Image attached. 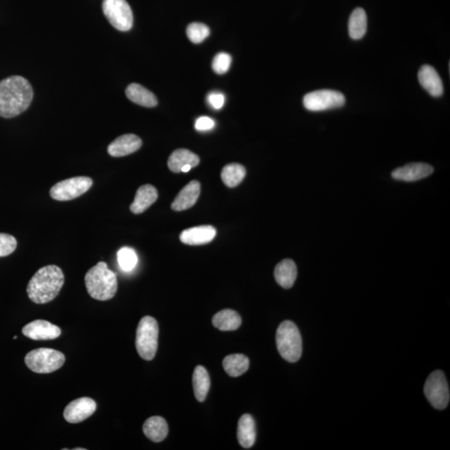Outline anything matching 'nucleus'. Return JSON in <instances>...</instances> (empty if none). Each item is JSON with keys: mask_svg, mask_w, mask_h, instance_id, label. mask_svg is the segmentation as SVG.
Listing matches in <instances>:
<instances>
[{"mask_svg": "<svg viewBox=\"0 0 450 450\" xmlns=\"http://www.w3.org/2000/svg\"><path fill=\"white\" fill-rule=\"evenodd\" d=\"M32 84L22 76H10L0 82V117L10 118L25 112L32 102Z\"/></svg>", "mask_w": 450, "mask_h": 450, "instance_id": "obj_1", "label": "nucleus"}, {"mask_svg": "<svg viewBox=\"0 0 450 450\" xmlns=\"http://www.w3.org/2000/svg\"><path fill=\"white\" fill-rule=\"evenodd\" d=\"M64 284V275L57 265H47L38 271L29 280L27 294L34 303L43 305L51 302L60 294Z\"/></svg>", "mask_w": 450, "mask_h": 450, "instance_id": "obj_2", "label": "nucleus"}, {"mask_svg": "<svg viewBox=\"0 0 450 450\" xmlns=\"http://www.w3.org/2000/svg\"><path fill=\"white\" fill-rule=\"evenodd\" d=\"M84 282L92 298L106 301L114 297L118 290L117 276L105 262H99L87 272Z\"/></svg>", "mask_w": 450, "mask_h": 450, "instance_id": "obj_3", "label": "nucleus"}, {"mask_svg": "<svg viewBox=\"0 0 450 450\" xmlns=\"http://www.w3.org/2000/svg\"><path fill=\"white\" fill-rule=\"evenodd\" d=\"M277 349L283 359L295 363L302 355V338L298 327L290 321H284L276 333Z\"/></svg>", "mask_w": 450, "mask_h": 450, "instance_id": "obj_4", "label": "nucleus"}, {"mask_svg": "<svg viewBox=\"0 0 450 450\" xmlns=\"http://www.w3.org/2000/svg\"><path fill=\"white\" fill-rule=\"evenodd\" d=\"M159 325L155 318L145 316L141 319L136 330V349L145 360L155 357L159 340Z\"/></svg>", "mask_w": 450, "mask_h": 450, "instance_id": "obj_5", "label": "nucleus"}, {"mask_svg": "<svg viewBox=\"0 0 450 450\" xmlns=\"http://www.w3.org/2000/svg\"><path fill=\"white\" fill-rule=\"evenodd\" d=\"M25 361L30 371L37 374H49L63 366L65 356L55 349L41 348L27 353Z\"/></svg>", "mask_w": 450, "mask_h": 450, "instance_id": "obj_6", "label": "nucleus"}, {"mask_svg": "<svg viewBox=\"0 0 450 450\" xmlns=\"http://www.w3.org/2000/svg\"><path fill=\"white\" fill-rule=\"evenodd\" d=\"M103 12L119 32H129L132 28L133 12L126 0H103Z\"/></svg>", "mask_w": 450, "mask_h": 450, "instance_id": "obj_7", "label": "nucleus"}, {"mask_svg": "<svg viewBox=\"0 0 450 450\" xmlns=\"http://www.w3.org/2000/svg\"><path fill=\"white\" fill-rule=\"evenodd\" d=\"M92 186L93 180L88 177H74L55 184L49 195L57 201H68L86 194Z\"/></svg>", "mask_w": 450, "mask_h": 450, "instance_id": "obj_8", "label": "nucleus"}, {"mask_svg": "<svg viewBox=\"0 0 450 450\" xmlns=\"http://www.w3.org/2000/svg\"><path fill=\"white\" fill-rule=\"evenodd\" d=\"M425 395L429 402L437 410H445L448 406L450 395L447 380L443 372L436 371L427 379Z\"/></svg>", "mask_w": 450, "mask_h": 450, "instance_id": "obj_9", "label": "nucleus"}, {"mask_svg": "<svg viewBox=\"0 0 450 450\" xmlns=\"http://www.w3.org/2000/svg\"><path fill=\"white\" fill-rule=\"evenodd\" d=\"M345 103V95L340 92L322 90L311 92L303 98V105L308 110L318 112L342 107Z\"/></svg>", "mask_w": 450, "mask_h": 450, "instance_id": "obj_10", "label": "nucleus"}, {"mask_svg": "<svg viewBox=\"0 0 450 450\" xmlns=\"http://www.w3.org/2000/svg\"><path fill=\"white\" fill-rule=\"evenodd\" d=\"M96 409L97 405L94 399L87 397L77 399L65 408L64 417L71 424H78L93 415Z\"/></svg>", "mask_w": 450, "mask_h": 450, "instance_id": "obj_11", "label": "nucleus"}, {"mask_svg": "<svg viewBox=\"0 0 450 450\" xmlns=\"http://www.w3.org/2000/svg\"><path fill=\"white\" fill-rule=\"evenodd\" d=\"M22 333L33 340H53L60 336L61 329L49 321L37 319L25 325Z\"/></svg>", "mask_w": 450, "mask_h": 450, "instance_id": "obj_12", "label": "nucleus"}, {"mask_svg": "<svg viewBox=\"0 0 450 450\" xmlns=\"http://www.w3.org/2000/svg\"><path fill=\"white\" fill-rule=\"evenodd\" d=\"M434 168L432 165L425 163H412L405 166L396 168L392 172V177L396 180L413 182L421 180L432 175Z\"/></svg>", "mask_w": 450, "mask_h": 450, "instance_id": "obj_13", "label": "nucleus"}, {"mask_svg": "<svg viewBox=\"0 0 450 450\" xmlns=\"http://www.w3.org/2000/svg\"><path fill=\"white\" fill-rule=\"evenodd\" d=\"M142 146V140L136 134L119 136L108 147V153L112 157H123L136 152Z\"/></svg>", "mask_w": 450, "mask_h": 450, "instance_id": "obj_14", "label": "nucleus"}, {"mask_svg": "<svg viewBox=\"0 0 450 450\" xmlns=\"http://www.w3.org/2000/svg\"><path fill=\"white\" fill-rule=\"evenodd\" d=\"M216 236V229L211 225H201L184 230L180 234L182 243L188 245H203L210 243Z\"/></svg>", "mask_w": 450, "mask_h": 450, "instance_id": "obj_15", "label": "nucleus"}, {"mask_svg": "<svg viewBox=\"0 0 450 450\" xmlns=\"http://www.w3.org/2000/svg\"><path fill=\"white\" fill-rule=\"evenodd\" d=\"M418 77L419 84L433 97H440L443 95V82L438 72L432 66L428 64L422 66L419 69Z\"/></svg>", "mask_w": 450, "mask_h": 450, "instance_id": "obj_16", "label": "nucleus"}, {"mask_svg": "<svg viewBox=\"0 0 450 450\" xmlns=\"http://www.w3.org/2000/svg\"><path fill=\"white\" fill-rule=\"evenodd\" d=\"M200 184L193 180L184 186L183 190L172 203L171 208L175 211H183L193 207L199 197Z\"/></svg>", "mask_w": 450, "mask_h": 450, "instance_id": "obj_17", "label": "nucleus"}, {"mask_svg": "<svg viewBox=\"0 0 450 450\" xmlns=\"http://www.w3.org/2000/svg\"><path fill=\"white\" fill-rule=\"evenodd\" d=\"M157 199L156 188L151 184L142 186L136 192V198L130 205V210L136 214L144 213L153 203H155Z\"/></svg>", "mask_w": 450, "mask_h": 450, "instance_id": "obj_18", "label": "nucleus"}, {"mask_svg": "<svg viewBox=\"0 0 450 450\" xmlns=\"http://www.w3.org/2000/svg\"><path fill=\"white\" fill-rule=\"evenodd\" d=\"M238 443L245 449L251 448L256 440V425L251 415L245 414L238 423Z\"/></svg>", "mask_w": 450, "mask_h": 450, "instance_id": "obj_19", "label": "nucleus"}, {"mask_svg": "<svg viewBox=\"0 0 450 450\" xmlns=\"http://www.w3.org/2000/svg\"><path fill=\"white\" fill-rule=\"evenodd\" d=\"M199 157L190 150L180 149L172 153L168 160V166L172 172L180 173L182 168L187 164L192 168L197 166L199 164Z\"/></svg>", "mask_w": 450, "mask_h": 450, "instance_id": "obj_20", "label": "nucleus"}, {"mask_svg": "<svg viewBox=\"0 0 450 450\" xmlns=\"http://www.w3.org/2000/svg\"><path fill=\"white\" fill-rule=\"evenodd\" d=\"M125 94L129 100L138 105L153 108L158 105L156 96L140 84H129L126 88Z\"/></svg>", "mask_w": 450, "mask_h": 450, "instance_id": "obj_21", "label": "nucleus"}, {"mask_svg": "<svg viewBox=\"0 0 450 450\" xmlns=\"http://www.w3.org/2000/svg\"><path fill=\"white\" fill-rule=\"evenodd\" d=\"M277 283L284 288H290L297 278V267L292 260H284L277 264L275 269Z\"/></svg>", "mask_w": 450, "mask_h": 450, "instance_id": "obj_22", "label": "nucleus"}, {"mask_svg": "<svg viewBox=\"0 0 450 450\" xmlns=\"http://www.w3.org/2000/svg\"><path fill=\"white\" fill-rule=\"evenodd\" d=\"M143 432L148 438L155 443L163 441L167 437L168 427L165 419L153 416L147 419L143 425Z\"/></svg>", "mask_w": 450, "mask_h": 450, "instance_id": "obj_23", "label": "nucleus"}, {"mask_svg": "<svg viewBox=\"0 0 450 450\" xmlns=\"http://www.w3.org/2000/svg\"><path fill=\"white\" fill-rule=\"evenodd\" d=\"M241 324L240 315L232 310H222L213 318L214 326L221 332H233L240 328Z\"/></svg>", "mask_w": 450, "mask_h": 450, "instance_id": "obj_24", "label": "nucleus"}, {"mask_svg": "<svg viewBox=\"0 0 450 450\" xmlns=\"http://www.w3.org/2000/svg\"><path fill=\"white\" fill-rule=\"evenodd\" d=\"M367 32V15L362 8H357L350 15L349 21V36L353 40H360Z\"/></svg>", "mask_w": 450, "mask_h": 450, "instance_id": "obj_25", "label": "nucleus"}, {"mask_svg": "<svg viewBox=\"0 0 450 450\" xmlns=\"http://www.w3.org/2000/svg\"><path fill=\"white\" fill-rule=\"evenodd\" d=\"M193 386L195 395L198 401H205L210 388V378L205 368L200 365L195 368Z\"/></svg>", "mask_w": 450, "mask_h": 450, "instance_id": "obj_26", "label": "nucleus"}, {"mask_svg": "<svg viewBox=\"0 0 450 450\" xmlns=\"http://www.w3.org/2000/svg\"><path fill=\"white\" fill-rule=\"evenodd\" d=\"M223 366L229 376L238 377L248 371L249 367V360L247 356L236 353L225 358L223 361Z\"/></svg>", "mask_w": 450, "mask_h": 450, "instance_id": "obj_27", "label": "nucleus"}, {"mask_svg": "<svg viewBox=\"0 0 450 450\" xmlns=\"http://www.w3.org/2000/svg\"><path fill=\"white\" fill-rule=\"evenodd\" d=\"M245 175V168L240 164H227L221 172L223 182L229 188L238 186L243 182Z\"/></svg>", "mask_w": 450, "mask_h": 450, "instance_id": "obj_28", "label": "nucleus"}, {"mask_svg": "<svg viewBox=\"0 0 450 450\" xmlns=\"http://www.w3.org/2000/svg\"><path fill=\"white\" fill-rule=\"evenodd\" d=\"M119 267L125 272L133 271L138 264V256L132 248L124 247L118 250L117 253Z\"/></svg>", "mask_w": 450, "mask_h": 450, "instance_id": "obj_29", "label": "nucleus"}, {"mask_svg": "<svg viewBox=\"0 0 450 450\" xmlns=\"http://www.w3.org/2000/svg\"><path fill=\"white\" fill-rule=\"evenodd\" d=\"M186 33L191 42L194 44H200L209 37L210 29L202 23H192L187 27Z\"/></svg>", "mask_w": 450, "mask_h": 450, "instance_id": "obj_30", "label": "nucleus"}, {"mask_svg": "<svg viewBox=\"0 0 450 450\" xmlns=\"http://www.w3.org/2000/svg\"><path fill=\"white\" fill-rule=\"evenodd\" d=\"M232 58L227 53H219L214 57L212 63L214 71L218 75H224L228 72L232 65Z\"/></svg>", "mask_w": 450, "mask_h": 450, "instance_id": "obj_31", "label": "nucleus"}, {"mask_svg": "<svg viewBox=\"0 0 450 450\" xmlns=\"http://www.w3.org/2000/svg\"><path fill=\"white\" fill-rule=\"evenodd\" d=\"M16 248V238L10 234L0 233V258L11 255Z\"/></svg>", "mask_w": 450, "mask_h": 450, "instance_id": "obj_32", "label": "nucleus"}, {"mask_svg": "<svg viewBox=\"0 0 450 450\" xmlns=\"http://www.w3.org/2000/svg\"><path fill=\"white\" fill-rule=\"evenodd\" d=\"M208 103L214 110H221L225 105V97L221 92H211L207 96Z\"/></svg>", "mask_w": 450, "mask_h": 450, "instance_id": "obj_33", "label": "nucleus"}, {"mask_svg": "<svg viewBox=\"0 0 450 450\" xmlns=\"http://www.w3.org/2000/svg\"><path fill=\"white\" fill-rule=\"evenodd\" d=\"M215 123L213 118L207 116L200 117L196 121L195 129L199 132H207L214 128Z\"/></svg>", "mask_w": 450, "mask_h": 450, "instance_id": "obj_34", "label": "nucleus"}, {"mask_svg": "<svg viewBox=\"0 0 450 450\" xmlns=\"http://www.w3.org/2000/svg\"><path fill=\"white\" fill-rule=\"evenodd\" d=\"M191 168H192L191 165H190V164H187V165H186V166H184V167L182 168V172H183V173H188V171H190Z\"/></svg>", "mask_w": 450, "mask_h": 450, "instance_id": "obj_35", "label": "nucleus"}, {"mask_svg": "<svg viewBox=\"0 0 450 450\" xmlns=\"http://www.w3.org/2000/svg\"><path fill=\"white\" fill-rule=\"evenodd\" d=\"M75 450H86V449H84V448H80V449H79V448H77V449H75Z\"/></svg>", "mask_w": 450, "mask_h": 450, "instance_id": "obj_36", "label": "nucleus"}]
</instances>
